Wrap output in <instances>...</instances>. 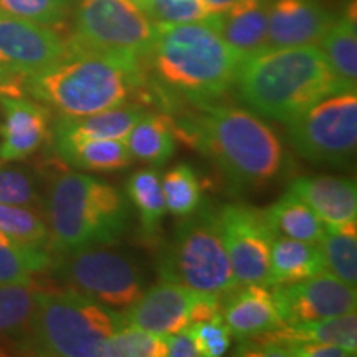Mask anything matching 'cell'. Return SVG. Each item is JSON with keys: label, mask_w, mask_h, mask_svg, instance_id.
Segmentation results:
<instances>
[{"label": "cell", "mask_w": 357, "mask_h": 357, "mask_svg": "<svg viewBox=\"0 0 357 357\" xmlns=\"http://www.w3.org/2000/svg\"><path fill=\"white\" fill-rule=\"evenodd\" d=\"M235 84L250 109L287 124L318 101L342 91L318 45L268 48L245 58Z\"/></svg>", "instance_id": "6da1fadb"}, {"label": "cell", "mask_w": 357, "mask_h": 357, "mask_svg": "<svg viewBox=\"0 0 357 357\" xmlns=\"http://www.w3.org/2000/svg\"><path fill=\"white\" fill-rule=\"evenodd\" d=\"M155 78L190 100H211L231 84L242 58L207 22H155V37L147 53Z\"/></svg>", "instance_id": "7a4b0ae2"}, {"label": "cell", "mask_w": 357, "mask_h": 357, "mask_svg": "<svg viewBox=\"0 0 357 357\" xmlns=\"http://www.w3.org/2000/svg\"><path fill=\"white\" fill-rule=\"evenodd\" d=\"M195 144L242 189L268 185L283 172L287 154L273 129L234 106H205L195 121Z\"/></svg>", "instance_id": "3957f363"}, {"label": "cell", "mask_w": 357, "mask_h": 357, "mask_svg": "<svg viewBox=\"0 0 357 357\" xmlns=\"http://www.w3.org/2000/svg\"><path fill=\"white\" fill-rule=\"evenodd\" d=\"M139 84V61L96 53H75L50 68L25 77V89L35 100L70 118L126 105Z\"/></svg>", "instance_id": "277c9868"}, {"label": "cell", "mask_w": 357, "mask_h": 357, "mask_svg": "<svg viewBox=\"0 0 357 357\" xmlns=\"http://www.w3.org/2000/svg\"><path fill=\"white\" fill-rule=\"evenodd\" d=\"M47 220L48 243L66 253L119 240L128 229L129 207L108 182L86 174H65L48 190Z\"/></svg>", "instance_id": "5b68a950"}, {"label": "cell", "mask_w": 357, "mask_h": 357, "mask_svg": "<svg viewBox=\"0 0 357 357\" xmlns=\"http://www.w3.org/2000/svg\"><path fill=\"white\" fill-rule=\"evenodd\" d=\"M37 310L26 351L53 357H102V347L124 328L123 312L71 291L37 289Z\"/></svg>", "instance_id": "8992f818"}, {"label": "cell", "mask_w": 357, "mask_h": 357, "mask_svg": "<svg viewBox=\"0 0 357 357\" xmlns=\"http://www.w3.org/2000/svg\"><path fill=\"white\" fill-rule=\"evenodd\" d=\"M182 218L160 258V280L218 296L238 287L222 240L217 211L200 205Z\"/></svg>", "instance_id": "52a82bcc"}, {"label": "cell", "mask_w": 357, "mask_h": 357, "mask_svg": "<svg viewBox=\"0 0 357 357\" xmlns=\"http://www.w3.org/2000/svg\"><path fill=\"white\" fill-rule=\"evenodd\" d=\"M155 22L132 0H79L71 55L96 53L119 60H144L153 47Z\"/></svg>", "instance_id": "ba28073f"}, {"label": "cell", "mask_w": 357, "mask_h": 357, "mask_svg": "<svg viewBox=\"0 0 357 357\" xmlns=\"http://www.w3.org/2000/svg\"><path fill=\"white\" fill-rule=\"evenodd\" d=\"M50 266L66 289L111 310H128L144 293V280L136 263L105 245L60 253Z\"/></svg>", "instance_id": "9c48e42d"}, {"label": "cell", "mask_w": 357, "mask_h": 357, "mask_svg": "<svg viewBox=\"0 0 357 357\" xmlns=\"http://www.w3.org/2000/svg\"><path fill=\"white\" fill-rule=\"evenodd\" d=\"M289 141L296 153L312 162H349L357 146L356 91L324 98L288 123Z\"/></svg>", "instance_id": "30bf717a"}, {"label": "cell", "mask_w": 357, "mask_h": 357, "mask_svg": "<svg viewBox=\"0 0 357 357\" xmlns=\"http://www.w3.org/2000/svg\"><path fill=\"white\" fill-rule=\"evenodd\" d=\"M217 215L236 283L270 287V257L275 234L265 213L250 205L229 204L218 208Z\"/></svg>", "instance_id": "8fae6325"}, {"label": "cell", "mask_w": 357, "mask_h": 357, "mask_svg": "<svg viewBox=\"0 0 357 357\" xmlns=\"http://www.w3.org/2000/svg\"><path fill=\"white\" fill-rule=\"evenodd\" d=\"M71 55L68 40L53 26L0 12V66L30 77Z\"/></svg>", "instance_id": "7c38bea8"}, {"label": "cell", "mask_w": 357, "mask_h": 357, "mask_svg": "<svg viewBox=\"0 0 357 357\" xmlns=\"http://www.w3.org/2000/svg\"><path fill=\"white\" fill-rule=\"evenodd\" d=\"M275 301L284 326L305 324L356 311V287L329 271L291 284L275 287Z\"/></svg>", "instance_id": "4fadbf2b"}, {"label": "cell", "mask_w": 357, "mask_h": 357, "mask_svg": "<svg viewBox=\"0 0 357 357\" xmlns=\"http://www.w3.org/2000/svg\"><path fill=\"white\" fill-rule=\"evenodd\" d=\"M334 20L321 0H270L266 50L319 45Z\"/></svg>", "instance_id": "5bb4252c"}, {"label": "cell", "mask_w": 357, "mask_h": 357, "mask_svg": "<svg viewBox=\"0 0 357 357\" xmlns=\"http://www.w3.org/2000/svg\"><path fill=\"white\" fill-rule=\"evenodd\" d=\"M197 293L162 280L124 310V323L158 336L184 331L190 326L192 303Z\"/></svg>", "instance_id": "9a60e30c"}, {"label": "cell", "mask_w": 357, "mask_h": 357, "mask_svg": "<svg viewBox=\"0 0 357 357\" xmlns=\"http://www.w3.org/2000/svg\"><path fill=\"white\" fill-rule=\"evenodd\" d=\"M6 121L0 129V160H22L32 155L48 136V111L19 93L0 91Z\"/></svg>", "instance_id": "2e32d148"}, {"label": "cell", "mask_w": 357, "mask_h": 357, "mask_svg": "<svg viewBox=\"0 0 357 357\" xmlns=\"http://www.w3.org/2000/svg\"><path fill=\"white\" fill-rule=\"evenodd\" d=\"M220 314L230 334L255 337L284 326L273 291L263 284H238L222 296Z\"/></svg>", "instance_id": "e0dca14e"}, {"label": "cell", "mask_w": 357, "mask_h": 357, "mask_svg": "<svg viewBox=\"0 0 357 357\" xmlns=\"http://www.w3.org/2000/svg\"><path fill=\"white\" fill-rule=\"evenodd\" d=\"M268 6L270 0H240L225 10L212 12L205 22L243 61L266 50Z\"/></svg>", "instance_id": "ac0fdd59"}, {"label": "cell", "mask_w": 357, "mask_h": 357, "mask_svg": "<svg viewBox=\"0 0 357 357\" xmlns=\"http://www.w3.org/2000/svg\"><path fill=\"white\" fill-rule=\"evenodd\" d=\"M310 205L321 220L329 225L356 220V181L333 176H305L296 178L289 190Z\"/></svg>", "instance_id": "d6986e66"}, {"label": "cell", "mask_w": 357, "mask_h": 357, "mask_svg": "<svg viewBox=\"0 0 357 357\" xmlns=\"http://www.w3.org/2000/svg\"><path fill=\"white\" fill-rule=\"evenodd\" d=\"M147 113L139 105H123L101 113L70 118L55 126V147L88 139H123Z\"/></svg>", "instance_id": "ffe728a7"}, {"label": "cell", "mask_w": 357, "mask_h": 357, "mask_svg": "<svg viewBox=\"0 0 357 357\" xmlns=\"http://www.w3.org/2000/svg\"><path fill=\"white\" fill-rule=\"evenodd\" d=\"M35 296L32 283L0 284V346L26 351L37 310Z\"/></svg>", "instance_id": "44dd1931"}, {"label": "cell", "mask_w": 357, "mask_h": 357, "mask_svg": "<svg viewBox=\"0 0 357 357\" xmlns=\"http://www.w3.org/2000/svg\"><path fill=\"white\" fill-rule=\"evenodd\" d=\"M324 271L318 243L275 236L270 257V287L291 284Z\"/></svg>", "instance_id": "7402d4cb"}, {"label": "cell", "mask_w": 357, "mask_h": 357, "mask_svg": "<svg viewBox=\"0 0 357 357\" xmlns=\"http://www.w3.org/2000/svg\"><path fill=\"white\" fill-rule=\"evenodd\" d=\"M318 47L337 79L342 91H356L357 82V30L349 13L336 19L321 38Z\"/></svg>", "instance_id": "603a6c76"}, {"label": "cell", "mask_w": 357, "mask_h": 357, "mask_svg": "<svg viewBox=\"0 0 357 357\" xmlns=\"http://www.w3.org/2000/svg\"><path fill=\"white\" fill-rule=\"evenodd\" d=\"M263 213L275 236H287L310 243H318L323 236L324 222L316 215L310 205L291 192L276 200Z\"/></svg>", "instance_id": "cb8c5ba5"}, {"label": "cell", "mask_w": 357, "mask_h": 357, "mask_svg": "<svg viewBox=\"0 0 357 357\" xmlns=\"http://www.w3.org/2000/svg\"><path fill=\"white\" fill-rule=\"evenodd\" d=\"M56 153L71 167L93 172L123 171L134 159L123 139L79 141L58 146Z\"/></svg>", "instance_id": "d4e9b609"}, {"label": "cell", "mask_w": 357, "mask_h": 357, "mask_svg": "<svg viewBox=\"0 0 357 357\" xmlns=\"http://www.w3.org/2000/svg\"><path fill=\"white\" fill-rule=\"evenodd\" d=\"M357 220L329 225L324 223L318 247L324 260V270L356 287L357 283Z\"/></svg>", "instance_id": "484cf974"}, {"label": "cell", "mask_w": 357, "mask_h": 357, "mask_svg": "<svg viewBox=\"0 0 357 357\" xmlns=\"http://www.w3.org/2000/svg\"><path fill=\"white\" fill-rule=\"evenodd\" d=\"M124 142L131 151L132 158L155 166L167 162L176 151L172 126L162 114H146L134 124L124 137Z\"/></svg>", "instance_id": "4316f807"}, {"label": "cell", "mask_w": 357, "mask_h": 357, "mask_svg": "<svg viewBox=\"0 0 357 357\" xmlns=\"http://www.w3.org/2000/svg\"><path fill=\"white\" fill-rule=\"evenodd\" d=\"M128 195L139 212L142 234L153 238L167 212L159 172L154 169L134 172L128 181Z\"/></svg>", "instance_id": "83f0119b"}, {"label": "cell", "mask_w": 357, "mask_h": 357, "mask_svg": "<svg viewBox=\"0 0 357 357\" xmlns=\"http://www.w3.org/2000/svg\"><path fill=\"white\" fill-rule=\"evenodd\" d=\"M50 265L52 258L45 248L17 243L0 234V284H30L35 275Z\"/></svg>", "instance_id": "f1b7e54d"}, {"label": "cell", "mask_w": 357, "mask_h": 357, "mask_svg": "<svg viewBox=\"0 0 357 357\" xmlns=\"http://www.w3.org/2000/svg\"><path fill=\"white\" fill-rule=\"evenodd\" d=\"M164 202L167 212L176 217L194 213L202 204V187L194 169L187 164H177L160 178Z\"/></svg>", "instance_id": "f546056e"}, {"label": "cell", "mask_w": 357, "mask_h": 357, "mask_svg": "<svg viewBox=\"0 0 357 357\" xmlns=\"http://www.w3.org/2000/svg\"><path fill=\"white\" fill-rule=\"evenodd\" d=\"M0 234L29 247L45 248L50 242L47 223L26 205L0 204Z\"/></svg>", "instance_id": "4dcf8cb0"}, {"label": "cell", "mask_w": 357, "mask_h": 357, "mask_svg": "<svg viewBox=\"0 0 357 357\" xmlns=\"http://www.w3.org/2000/svg\"><path fill=\"white\" fill-rule=\"evenodd\" d=\"M164 336L124 326L102 347V357H166Z\"/></svg>", "instance_id": "1f68e13d"}, {"label": "cell", "mask_w": 357, "mask_h": 357, "mask_svg": "<svg viewBox=\"0 0 357 357\" xmlns=\"http://www.w3.org/2000/svg\"><path fill=\"white\" fill-rule=\"evenodd\" d=\"M78 0H0V12L47 26L68 19Z\"/></svg>", "instance_id": "d6a6232c"}, {"label": "cell", "mask_w": 357, "mask_h": 357, "mask_svg": "<svg viewBox=\"0 0 357 357\" xmlns=\"http://www.w3.org/2000/svg\"><path fill=\"white\" fill-rule=\"evenodd\" d=\"M146 13L155 22L190 24L207 20L212 12L200 0H149Z\"/></svg>", "instance_id": "836d02e7"}, {"label": "cell", "mask_w": 357, "mask_h": 357, "mask_svg": "<svg viewBox=\"0 0 357 357\" xmlns=\"http://www.w3.org/2000/svg\"><path fill=\"white\" fill-rule=\"evenodd\" d=\"M38 200L35 178L29 172L0 167V204L33 205Z\"/></svg>", "instance_id": "e575fe53"}, {"label": "cell", "mask_w": 357, "mask_h": 357, "mask_svg": "<svg viewBox=\"0 0 357 357\" xmlns=\"http://www.w3.org/2000/svg\"><path fill=\"white\" fill-rule=\"evenodd\" d=\"M187 329L197 342L200 356L220 357L230 349V331L222 316L205 323L192 324Z\"/></svg>", "instance_id": "d590c367"}, {"label": "cell", "mask_w": 357, "mask_h": 357, "mask_svg": "<svg viewBox=\"0 0 357 357\" xmlns=\"http://www.w3.org/2000/svg\"><path fill=\"white\" fill-rule=\"evenodd\" d=\"M283 356L294 357H349L354 356L351 351L339 346L326 344L316 341H291L283 346Z\"/></svg>", "instance_id": "8d00e7d4"}, {"label": "cell", "mask_w": 357, "mask_h": 357, "mask_svg": "<svg viewBox=\"0 0 357 357\" xmlns=\"http://www.w3.org/2000/svg\"><path fill=\"white\" fill-rule=\"evenodd\" d=\"M164 341H166L167 356L171 357H199L200 356L197 342H195L194 336L189 333V329L167 334V336H164Z\"/></svg>", "instance_id": "74e56055"}, {"label": "cell", "mask_w": 357, "mask_h": 357, "mask_svg": "<svg viewBox=\"0 0 357 357\" xmlns=\"http://www.w3.org/2000/svg\"><path fill=\"white\" fill-rule=\"evenodd\" d=\"M24 77L13 73V71L0 66V91H8V93H17L15 84L20 82Z\"/></svg>", "instance_id": "f35d334b"}, {"label": "cell", "mask_w": 357, "mask_h": 357, "mask_svg": "<svg viewBox=\"0 0 357 357\" xmlns=\"http://www.w3.org/2000/svg\"><path fill=\"white\" fill-rule=\"evenodd\" d=\"M200 2H202L211 12H220L231 6H235V3L240 2V0H200Z\"/></svg>", "instance_id": "ab89813d"}, {"label": "cell", "mask_w": 357, "mask_h": 357, "mask_svg": "<svg viewBox=\"0 0 357 357\" xmlns=\"http://www.w3.org/2000/svg\"><path fill=\"white\" fill-rule=\"evenodd\" d=\"M132 2H134V3H136V6H137V7H139V8H142V10H144V12H146V7H147V3H149V0H132Z\"/></svg>", "instance_id": "60d3db41"}]
</instances>
